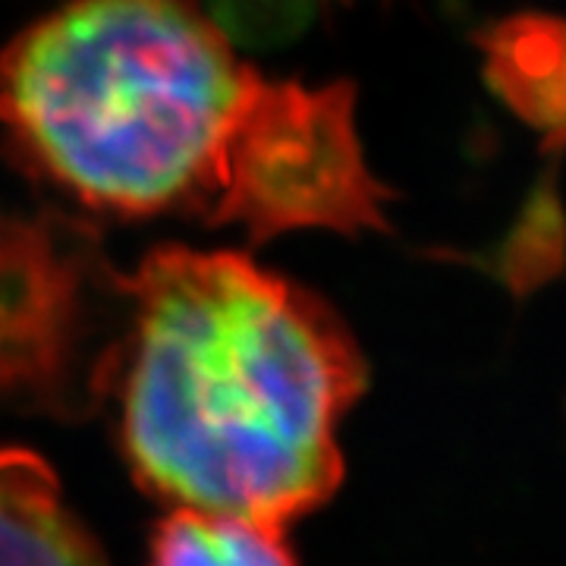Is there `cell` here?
<instances>
[{
  "instance_id": "cell-1",
  "label": "cell",
  "mask_w": 566,
  "mask_h": 566,
  "mask_svg": "<svg viewBox=\"0 0 566 566\" xmlns=\"http://www.w3.org/2000/svg\"><path fill=\"white\" fill-rule=\"evenodd\" d=\"M353 334L245 255L158 245L120 271L82 223L0 211V412L98 422L174 506L286 526L344 479Z\"/></svg>"
},
{
  "instance_id": "cell-2",
  "label": "cell",
  "mask_w": 566,
  "mask_h": 566,
  "mask_svg": "<svg viewBox=\"0 0 566 566\" xmlns=\"http://www.w3.org/2000/svg\"><path fill=\"white\" fill-rule=\"evenodd\" d=\"M0 126L35 177L117 218L387 230L346 82L264 80L189 0H66L0 54Z\"/></svg>"
},
{
  "instance_id": "cell-3",
  "label": "cell",
  "mask_w": 566,
  "mask_h": 566,
  "mask_svg": "<svg viewBox=\"0 0 566 566\" xmlns=\"http://www.w3.org/2000/svg\"><path fill=\"white\" fill-rule=\"evenodd\" d=\"M0 566H107L51 465L17 447H0Z\"/></svg>"
},
{
  "instance_id": "cell-4",
  "label": "cell",
  "mask_w": 566,
  "mask_h": 566,
  "mask_svg": "<svg viewBox=\"0 0 566 566\" xmlns=\"http://www.w3.org/2000/svg\"><path fill=\"white\" fill-rule=\"evenodd\" d=\"M148 566H296V560L281 526L174 506L155 528Z\"/></svg>"
}]
</instances>
